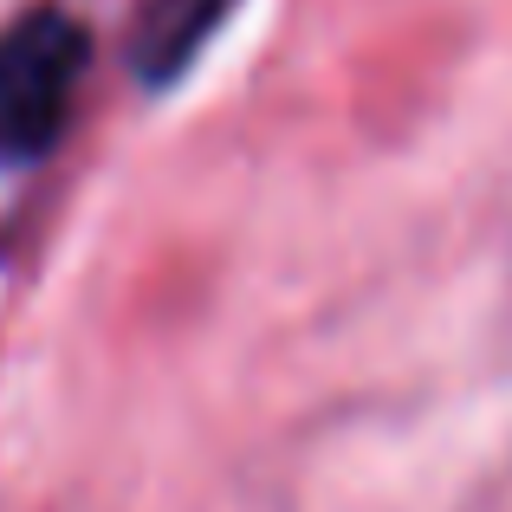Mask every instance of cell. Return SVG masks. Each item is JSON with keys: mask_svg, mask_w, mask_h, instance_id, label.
<instances>
[{"mask_svg": "<svg viewBox=\"0 0 512 512\" xmlns=\"http://www.w3.org/2000/svg\"><path fill=\"white\" fill-rule=\"evenodd\" d=\"M91 39L65 13H26L0 33V163H33L59 143Z\"/></svg>", "mask_w": 512, "mask_h": 512, "instance_id": "1", "label": "cell"}, {"mask_svg": "<svg viewBox=\"0 0 512 512\" xmlns=\"http://www.w3.org/2000/svg\"><path fill=\"white\" fill-rule=\"evenodd\" d=\"M227 13V0H156L137 26V59L150 78H169L195 59V46L214 33V20Z\"/></svg>", "mask_w": 512, "mask_h": 512, "instance_id": "2", "label": "cell"}]
</instances>
